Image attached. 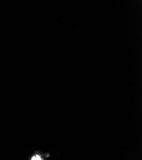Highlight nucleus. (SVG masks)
<instances>
[{
	"label": "nucleus",
	"instance_id": "obj_1",
	"mask_svg": "<svg viewBox=\"0 0 142 160\" xmlns=\"http://www.w3.org/2000/svg\"><path fill=\"white\" fill-rule=\"evenodd\" d=\"M31 160H42L41 157L39 156V155H35V156H33Z\"/></svg>",
	"mask_w": 142,
	"mask_h": 160
}]
</instances>
